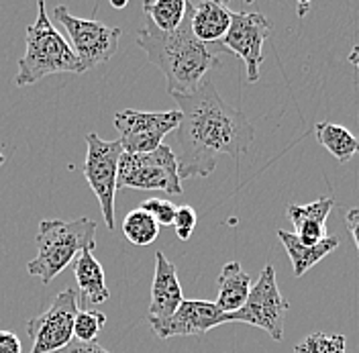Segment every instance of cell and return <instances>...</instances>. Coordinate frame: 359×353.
<instances>
[{
	"mask_svg": "<svg viewBox=\"0 0 359 353\" xmlns=\"http://www.w3.org/2000/svg\"><path fill=\"white\" fill-rule=\"evenodd\" d=\"M82 74L84 67L64 35L47 17L45 2L37 4V19L27 29L25 53L19 60L17 84L31 86L51 74Z\"/></svg>",
	"mask_w": 359,
	"mask_h": 353,
	"instance_id": "obj_3",
	"label": "cell"
},
{
	"mask_svg": "<svg viewBox=\"0 0 359 353\" xmlns=\"http://www.w3.org/2000/svg\"><path fill=\"white\" fill-rule=\"evenodd\" d=\"M0 353H22L21 339L13 331H0Z\"/></svg>",
	"mask_w": 359,
	"mask_h": 353,
	"instance_id": "obj_28",
	"label": "cell"
},
{
	"mask_svg": "<svg viewBox=\"0 0 359 353\" xmlns=\"http://www.w3.org/2000/svg\"><path fill=\"white\" fill-rule=\"evenodd\" d=\"M333 206H335V199L320 197V199L314 200L311 204H290L286 208V215H288V219L294 225V229H298L304 222H320V225H325L327 219H329V215H331V211H333Z\"/></svg>",
	"mask_w": 359,
	"mask_h": 353,
	"instance_id": "obj_21",
	"label": "cell"
},
{
	"mask_svg": "<svg viewBox=\"0 0 359 353\" xmlns=\"http://www.w3.org/2000/svg\"><path fill=\"white\" fill-rule=\"evenodd\" d=\"M80 310V296L74 288H66L49 302V307L27 323L33 341L29 353H55L74 339V321Z\"/></svg>",
	"mask_w": 359,
	"mask_h": 353,
	"instance_id": "obj_9",
	"label": "cell"
},
{
	"mask_svg": "<svg viewBox=\"0 0 359 353\" xmlns=\"http://www.w3.org/2000/svg\"><path fill=\"white\" fill-rule=\"evenodd\" d=\"M145 213H149L159 227H168V225H174V217H176V211L178 206L168 199H147L141 202V206Z\"/></svg>",
	"mask_w": 359,
	"mask_h": 353,
	"instance_id": "obj_24",
	"label": "cell"
},
{
	"mask_svg": "<svg viewBox=\"0 0 359 353\" xmlns=\"http://www.w3.org/2000/svg\"><path fill=\"white\" fill-rule=\"evenodd\" d=\"M278 237H280V241H282V245L286 247V251L290 255V262L296 278H302L313 265L318 264L323 258H327L331 251H335L337 247H339V239L337 237H327V239H323L318 245H313V247L302 245V243L296 239L294 233L282 231V229L278 231Z\"/></svg>",
	"mask_w": 359,
	"mask_h": 353,
	"instance_id": "obj_17",
	"label": "cell"
},
{
	"mask_svg": "<svg viewBox=\"0 0 359 353\" xmlns=\"http://www.w3.org/2000/svg\"><path fill=\"white\" fill-rule=\"evenodd\" d=\"M345 221H347V229L351 233V239L355 243V249H358L359 253V208H351L345 215Z\"/></svg>",
	"mask_w": 359,
	"mask_h": 353,
	"instance_id": "obj_29",
	"label": "cell"
},
{
	"mask_svg": "<svg viewBox=\"0 0 359 353\" xmlns=\"http://www.w3.org/2000/svg\"><path fill=\"white\" fill-rule=\"evenodd\" d=\"M172 98L182 114L172 147L180 180L210 176L219 155L239 157L251 147L253 125L243 112L224 102L210 80L194 92L172 94Z\"/></svg>",
	"mask_w": 359,
	"mask_h": 353,
	"instance_id": "obj_1",
	"label": "cell"
},
{
	"mask_svg": "<svg viewBox=\"0 0 359 353\" xmlns=\"http://www.w3.org/2000/svg\"><path fill=\"white\" fill-rule=\"evenodd\" d=\"M294 235H296V239L302 243V245H309V247L318 245L323 239L329 237L327 231H325V225H320V222H304V225H300L296 229Z\"/></svg>",
	"mask_w": 359,
	"mask_h": 353,
	"instance_id": "obj_26",
	"label": "cell"
},
{
	"mask_svg": "<svg viewBox=\"0 0 359 353\" xmlns=\"http://www.w3.org/2000/svg\"><path fill=\"white\" fill-rule=\"evenodd\" d=\"M184 302V290L180 286L176 265L168 262V258L157 251L156 272H154V286H151V305H149V319H168Z\"/></svg>",
	"mask_w": 359,
	"mask_h": 353,
	"instance_id": "obj_13",
	"label": "cell"
},
{
	"mask_svg": "<svg viewBox=\"0 0 359 353\" xmlns=\"http://www.w3.org/2000/svg\"><path fill=\"white\" fill-rule=\"evenodd\" d=\"M121 231L123 235L139 247H145V245H151L156 241L157 235H159V225L156 219L145 213L143 208H133L131 213H127V217L123 219L121 225Z\"/></svg>",
	"mask_w": 359,
	"mask_h": 353,
	"instance_id": "obj_20",
	"label": "cell"
},
{
	"mask_svg": "<svg viewBox=\"0 0 359 353\" xmlns=\"http://www.w3.org/2000/svg\"><path fill=\"white\" fill-rule=\"evenodd\" d=\"M339 347H345V337L343 335L313 333L294 347V353H333Z\"/></svg>",
	"mask_w": 359,
	"mask_h": 353,
	"instance_id": "obj_23",
	"label": "cell"
},
{
	"mask_svg": "<svg viewBox=\"0 0 359 353\" xmlns=\"http://www.w3.org/2000/svg\"><path fill=\"white\" fill-rule=\"evenodd\" d=\"M316 139L339 164H349L359 154V137L337 123H318Z\"/></svg>",
	"mask_w": 359,
	"mask_h": 353,
	"instance_id": "obj_18",
	"label": "cell"
},
{
	"mask_svg": "<svg viewBox=\"0 0 359 353\" xmlns=\"http://www.w3.org/2000/svg\"><path fill=\"white\" fill-rule=\"evenodd\" d=\"M190 8V25L192 33L202 44H221L229 27H231V17L233 11L229 4L217 2V0H204V2H186Z\"/></svg>",
	"mask_w": 359,
	"mask_h": 353,
	"instance_id": "obj_14",
	"label": "cell"
},
{
	"mask_svg": "<svg viewBox=\"0 0 359 353\" xmlns=\"http://www.w3.org/2000/svg\"><path fill=\"white\" fill-rule=\"evenodd\" d=\"M217 286H219V296H217L215 305L221 312L231 314L245 305L253 284H251L249 274L241 267L239 262H229L223 265V269L217 278Z\"/></svg>",
	"mask_w": 359,
	"mask_h": 353,
	"instance_id": "obj_15",
	"label": "cell"
},
{
	"mask_svg": "<svg viewBox=\"0 0 359 353\" xmlns=\"http://www.w3.org/2000/svg\"><path fill=\"white\" fill-rule=\"evenodd\" d=\"M123 155L121 141H107L96 133L86 135V161H84V176L96 194L102 219L107 229H114V197H116V176H118V161Z\"/></svg>",
	"mask_w": 359,
	"mask_h": 353,
	"instance_id": "obj_8",
	"label": "cell"
},
{
	"mask_svg": "<svg viewBox=\"0 0 359 353\" xmlns=\"http://www.w3.org/2000/svg\"><path fill=\"white\" fill-rule=\"evenodd\" d=\"M271 22L262 13H233L231 27L221 45L224 51L235 53L245 62L247 82L255 84L259 80V67L264 64V41L271 35Z\"/></svg>",
	"mask_w": 359,
	"mask_h": 353,
	"instance_id": "obj_11",
	"label": "cell"
},
{
	"mask_svg": "<svg viewBox=\"0 0 359 353\" xmlns=\"http://www.w3.org/2000/svg\"><path fill=\"white\" fill-rule=\"evenodd\" d=\"M74 274H76V282L80 290V298L86 305H102L111 298V292L104 282V269L100 262L94 258L92 249L82 251L76 262H74Z\"/></svg>",
	"mask_w": 359,
	"mask_h": 353,
	"instance_id": "obj_16",
	"label": "cell"
},
{
	"mask_svg": "<svg viewBox=\"0 0 359 353\" xmlns=\"http://www.w3.org/2000/svg\"><path fill=\"white\" fill-rule=\"evenodd\" d=\"M55 353H111V352H109V349H104L102 345H98L96 341H92V343H84V341H76V339H72L64 349H60V352H55Z\"/></svg>",
	"mask_w": 359,
	"mask_h": 353,
	"instance_id": "obj_27",
	"label": "cell"
},
{
	"mask_svg": "<svg viewBox=\"0 0 359 353\" xmlns=\"http://www.w3.org/2000/svg\"><path fill=\"white\" fill-rule=\"evenodd\" d=\"M349 64L359 69V45H355V47L351 49V53H349Z\"/></svg>",
	"mask_w": 359,
	"mask_h": 353,
	"instance_id": "obj_30",
	"label": "cell"
},
{
	"mask_svg": "<svg viewBox=\"0 0 359 353\" xmlns=\"http://www.w3.org/2000/svg\"><path fill=\"white\" fill-rule=\"evenodd\" d=\"M182 114L174 111H125L114 114V127L118 131V141L123 154H151L163 145V137L178 129Z\"/></svg>",
	"mask_w": 359,
	"mask_h": 353,
	"instance_id": "obj_10",
	"label": "cell"
},
{
	"mask_svg": "<svg viewBox=\"0 0 359 353\" xmlns=\"http://www.w3.org/2000/svg\"><path fill=\"white\" fill-rule=\"evenodd\" d=\"M290 309V302L282 296L278 282H276V269L268 264L257 282L251 286L245 305L237 312L226 314V323H247L251 327H257L266 331L273 341H282L284 337V319Z\"/></svg>",
	"mask_w": 359,
	"mask_h": 353,
	"instance_id": "obj_6",
	"label": "cell"
},
{
	"mask_svg": "<svg viewBox=\"0 0 359 353\" xmlns=\"http://www.w3.org/2000/svg\"><path fill=\"white\" fill-rule=\"evenodd\" d=\"M107 325V314L100 310L80 309L74 321V339L76 341H84L92 343L96 341L98 333L102 331V327Z\"/></svg>",
	"mask_w": 359,
	"mask_h": 353,
	"instance_id": "obj_22",
	"label": "cell"
},
{
	"mask_svg": "<svg viewBox=\"0 0 359 353\" xmlns=\"http://www.w3.org/2000/svg\"><path fill=\"white\" fill-rule=\"evenodd\" d=\"M112 6H114V8H125V6H127V2H125V0H121V2H118V0H114V2H112Z\"/></svg>",
	"mask_w": 359,
	"mask_h": 353,
	"instance_id": "obj_31",
	"label": "cell"
},
{
	"mask_svg": "<svg viewBox=\"0 0 359 353\" xmlns=\"http://www.w3.org/2000/svg\"><path fill=\"white\" fill-rule=\"evenodd\" d=\"M53 19L66 29L67 37H69V47L74 49L84 72L111 62L112 55L116 53L121 29L109 27L96 19L74 17V15H69L66 6H57L53 11Z\"/></svg>",
	"mask_w": 359,
	"mask_h": 353,
	"instance_id": "obj_7",
	"label": "cell"
},
{
	"mask_svg": "<svg viewBox=\"0 0 359 353\" xmlns=\"http://www.w3.org/2000/svg\"><path fill=\"white\" fill-rule=\"evenodd\" d=\"M96 229L98 225L92 219L41 221L35 235L39 253L35 260L27 264V272L33 278H39L43 284H49L66 269L69 262L76 260V255H80L86 249H94Z\"/></svg>",
	"mask_w": 359,
	"mask_h": 353,
	"instance_id": "obj_4",
	"label": "cell"
},
{
	"mask_svg": "<svg viewBox=\"0 0 359 353\" xmlns=\"http://www.w3.org/2000/svg\"><path fill=\"white\" fill-rule=\"evenodd\" d=\"M143 11L147 21L161 33H172L180 27V22L186 15V2L184 0H147L143 2Z\"/></svg>",
	"mask_w": 359,
	"mask_h": 353,
	"instance_id": "obj_19",
	"label": "cell"
},
{
	"mask_svg": "<svg viewBox=\"0 0 359 353\" xmlns=\"http://www.w3.org/2000/svg\"><path fill=\"white\" fill-rule=\"evenodd\" d=\"M333 353H345V347H341V349H337V352H333Z\"/></svg>",
	"mask_w": 359,
	"mask_h": 353,
	"instance_id": "obj_32",
	"label": "cell"
},
{
	"mask_svg": "<svg viewBox=\"0 0 359 353\" xmlns=\"http://www.w3.org/2000/svg\"><path fill=\"white\" fill-rule=\"evenodd\" d=\"M190 17L186 4V15L176 31L161 33L147 21L137 33V45L147 53L149 62L161 69L170 94L194 92L206 80V74L219 67V53L212 45L196 39Z\"/></svg>",
	"mask_w": 359,
	"mask_h": 353,
	"instance_id": "obj_2",
	"label": "cell"
},
{
	"mask_svg": "<svg viewBox=\"0 0 359 353\" xmlns=\"http://www.w3.org/2000/svg\"><path fill=\"white\" fill-rule=\"evenodd\" d=\"M149 323L159 339H170L204 335L219 325H224L226 314L217 309V305L210 300H184L172 317L161 321L149 319Z\"/></svg>",
	"mask_w": 359,
	"mask_h": 353,
	"instance_id": "obj_12",
	"label": "cell"
},
{
	"mask_svg": "<svg viewBox=\"0 0 359 353\" xmlns=\"http://www.w3.org/2000/svg\"><path fill=\"white\" fill-rule=\"evenodd\" d=\"M2 164H4V155L0 154V166H2Z\"/></svg>",
	"mask_w": 359,
	"mask_h": 353,
	"instance_id": "obj_33",
	"label": "cell"
},
{
	"mask_svg": "<svg viewBox=\"0 0 359 353\" xmlns=\"http://www.w3.org/2000/svg\"><path fill=\"white\" fill-rule=\"evenodd\" d=\"M159 190L165 194H182L178 159L170 145H159L151 154H123L118 161L116 190Z\"/></svg>",
	"mask_w": 359,
	"mask_h": 353,
	"instance_id": "obj_5",
	"label": "cell"
},
{
	"mask_svg": "<svg viewBox=\"0 0 359 353\" xmlns=\"http://www.w3.org/2000/svg\"><path fill=\"white\" fill-rule=\"evenodd\" d=\"M196 222H198V215H196V211L190 206V204H184V206H178V211H176V217H174V229H176V235H178V239L182 241H188L190 239V235H192V231H194V227H196Z\"/></svg>",
	"mask_w": 359,
	"mask_h": 353,
	"instance_id": "obj_25",
	"label": "cell"
}]
</instances>
